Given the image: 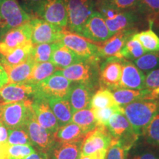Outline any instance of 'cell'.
Segmentation results:
<instances>
[{
  "instance_id": "6da1fadb",
  "label": "cell",
  "mask_w": 159,
  "mask_h": 159,
  "mask_svg": "<svg viewBox=\"0 0 159 159\" xmlns=\"http://www.w3.org/2000/svg\"><path fill=\"white\" fill-rule=\"evenodd\" d=\"M159 100L143 99L122 106L134 132L139 137L144 136L146 128L158 111Z\"/></svg>"
},
{
  "instance_id": "7a4b0ae2",
  "label": "cell",
  "mask_w": 159,
  "mask_h": 159,
  "mask_svg": "<svg viewBox=\"0 0 159 159\" xmlns=\"http://www.w3.org/2000/svg\"><path fill=\"white\" fill-rule=\"evenodd\" d=\"M99 61L83 60L66 68L60 69L54 74L62 75L74 83H82L95 89L99 83Z\"/></svg>"
},
{
  "instance_id": "3957f363",
  "label": "cell",
  "mask_w": 159,
  "mask_h": 159,
  "mask_svg": "<svg viewBox=\"0 0 159 159\" xmlns=\"http://www.w3.org/2000/svg\"><path fill=\"white\" fill-rule=\"evenodd\" d=\"M32 16L18 0H0V38L11 30L31 21Z\"/></svg>"
},
{
  "instance_id": "277c9868",
  "label": "cell",
  "mask_w": 159,
  "mask_h": 159,
  "mask_svg": "<svg viewBox=\"0 0 159 159\" xmlns=\"http://www.w3.org/2000/svg\"><path fill=\"white\" fill-rule=\"evenodd\" d=\"M106 128L112 139L118 141L129 151L136 145L139 139L133 130L130 122L123 113V110L113 114L110 117Z\"/></svg>"
},
{
  "instance_id": "5b68a950",
  "label": "cell",
  "mask_w": 159,
  "mask_h": 159,
  "mask_svg": "<svg viewBox=\"0 0 159 159\" xmlns=\"http://www.w3.org/2000/svg\"><path fill=\"white\" fill-rule=\"evenodd\" d=\"M68 13L69 30L80 35L85 23L94 12V0H64Z\"/></svg>"
},
{
  "instance_id": "8992f818",
  "label": "cell",
  "mask_w": 159,
  "mask_h": 159,
  "mask_svg": "<svg viewBox=\"0 0 159 159\" xmlns=\"http://www.w3.org/2000/svg\"><path fill=\"white\" fill-rule=\"evenodd\" d=\"M33 99L0 104V123L8 129L25 126L32 109Z\"/></svg>"
},
{
  "instance_id": "52a82bcc",
  "label": "cell",
  "mask_w": 159,
  "mask_h": 159,
  "mask_svg": "<svg viewBox=\"0 0 159 159\" xmlns=\"http://www.w3.org/2000/svg\"><path fill=\"white\" fill-rule=\"evenodd\" d=\"M72 83L62 75L53 74L41 83L35 85L34 97L68 99Z\"/></svg>"
},
{
  "instance_id": "ba28073f",
  "label": "cell",
  "mask_w": 159,
  "mask_h": 159,
  "mask_svg": "<svg viewBox=\"0 0 159 159\" xmlns=\"http://www.w3.org/2000/svg\"><path fill=\"white\" fill-rule=\"evenodd\" d=\"M24 127L29 135L33 146L35 148L37 151L47 157L49 151L55 142L54 137L52 134L43 128L37 122L33 108L30 112Z\"/></svg>"
},
{
  "instance_id": "9c48e42d",
  "label": "cell",
  "mask_w": 159,
  "mask_h": 159,
  "mask_svg": "<svg viewBox=\"0 0 159 159\" xmlns=\"http://www.w3.org/2000/svg\"><path fill=\"white\" fill-rule=\"evenodd\" d=\"M35 16L63 28L68 25V13L64 0H43Z\"/></svg>"
},
{
  "instance_id": "30bf717a",
  "label": "cell",
  "mask_w": 159,
  "mask_h": 159,
  "mask_svg": "<svg viewBox=\"0 0 159 159\" xmlns=\"http://www.w3.org/2000/svg\"><path fill=\"white\" fill-rule=\"evenodd\" d=\"M61 41L81 58L100 60L98 56V45L90 42L81 35L64 30Z\"/></svg>"
},
{
  "instance_id": "8fae6325",
  "label": "cell",
  "mask_w": 159,
  "mask_h": 159,
  "mask_svg": "<svg viewBox=\"0 0 159 159\" xmlns=\"http://www.w3.org/2000/svg\"><path fill=\"white\" fill-rule=\"evenodd\" d=\"M32 27L31 41L33 45L59 42L65 28L52 25L44 20L34 18L30 21Z\"/></svg>"
},
{
  "instance_id": "7c38bea8",
  "label": "cell",
  "mask_w": 159,
  "mask_h": 159,
  "mask_svg": "<svg viewBox=\"0 0 159 159\" xmlns=\"http://www.w3.org/2000/svg\"><path fill=\"white\" fill-rule=\"evenodd\" d=\"M31 38L32 27L30 21L11 30L0 39V55L32 42Z\"/></svg>"
},
{
  "instance_id": "4fadbf2b",
  "label": "cell",
  "mask_w": 159,
  "mask_h": 159,
  "mask_svg": "<svg viewBox=\"0 0 159 159\" xmlns=\"http://www.w3.org/2000/svg\"><path fill=\"white\" fill-rule=\"evenodd\" d=\"M122 60L111 57L101 63L99 69V83L101 87L110 91L119 88L122 76Z\"/></svg>"
},
{
  "instance_id": "5bb4252c",
  "label": "cell",
  "mask_w": 159,
  "mask_h": 159,
  "mask_svg": "<svg viewBox=\"0 0 159 159\" xmlns=\"http://www.w3.org/2000/svg\"><path fill=\"white\" fill-rule=\"evenodd\" d=\"M112 137L105 126H97L87 134L81 144V156H88L101 150H108Z\"/></svg>"
},
{
  "instance_id": "9a60e30c",
  "label": "cell",
  "mask_w": 159,
  "mask_h": 159,
  "mask_svg": "<svg viewBox=\"0 0 159 159\" xmlns=\"http://www.w3.org/2000/svg\"><path fill=\"white\" fill-rule=\"evenodd\" d=\"M80 35L94 42L100 43L113 36L105 24L102 15L97 11L93 12L85 23Z\"/></svg>"
},
{
  "instance_id": "2e32d148",
  "label": "cell",
  "mask_w": 159,
  "mask_h": 159,
  "mask_svg": "<svg viewBox=\"0 0 159 159\" xmlns=\"http://www.w3.org/2000/svg\"><path fill=\"white\" fill-rule=\"evenodd\" d=\"M35 93V85L25 83H7L0 89V104L33 99Z\"/></svg>"
},
{
  "instance_id": "e0dca14e",
  "label": "cell",
  "mask_w": 159,
  "mask_h": 159,
  "mask_svg": "<svg viewBox=\"0 0 159 159\" xmlns=\"http://www.w3.org/2000/svg\"><path fill=\"white\" fill-rule=\"evenodd\" d=\"M34 116L40 125L51 134H54L59 128L56 117L49 106L48 99L44 97H35L32 103Z\"/></svg>"
},
{
  "instance_id": "ac0fdd59",
  "label": "cell",
  "mask_w": 159,
  "mask_h": 159,
  "mask_svg": "<svg viewBox=\"0 0 159 159\" xmlns=\"http://www.w3.org/2000/svg\"><path fill=\"white\" fill-rule=\"evenodd\" d=\"M135 32L136 29L119 32L103 42L102 44L98 45V56L99 58L106 59L111 57L119 58L120 51L127 41L136 33Z\"/></svg>"
},
{
  "instance_id": "d6986e66",
  "label": "cell",
  "mask_w": 159,
  "mask_h": 159,
  "mask_svg": "<svg viewBox=\"0 0 159 159\" xmlns=\"http://www.w3.org/2000/svg\"><path fill=\"white\" fill-rule=\"evenodd\" d=\"M145 75L134 63L122 60V76L119 88L142 90L144 89Z\"/></svg>"
},
{
  "instance_id": "ffe728a7",
  "label": "cell",
  "mask_w": 159,
  "mask_h": 159,
  "mask_svg": "<svg viewBox=\"0 0 159 159\" xmlns=\"http://www.w3.org/2000/svg\"><path fill=\"white\" fill-rule=\"evenodd\" d=\"M95 89L82 83H72L68 99L73 113L91 108V101Z\"/></svg>"
},
{
  "instance_id": "44dd1931",
  "label": "cell",
  "mask_w": 159,
  "mask_h": 159,
  "mask_svg": "<svg viewBox=\"0 0 159 159\" xmlns=\"http://www.w3.org/2000/svg\"><path fill=\"white\" fill-rule=\"evenodd\" d=\"M82 142H55L47 156V159H79Z\"/></svg>"
},
{
  "instance_id": "7402d4cb",
  "label": "cell",
  "mask_w": 159,
  "mask_h": 159,
  "mask_svg": "<svg viewBox=\"0 0 159 159\" xmlns=\"http://www.w3.org/2000/svg\"><path fill=\"white\" fill-rule=\"evenodd\" d=\"M104 19L111 35H114L119 32L134 29V27L137 21V16L131 11H119L112 19Z\"/></svg>"
},
{
  "instance_id": "603a6c76",
  "label": "cell",
  "mask_w": 159,
  "mask_h": 159,
  "mask_svg": "<svg viewBox=\"0 0 159 159\" xmlns=\"http://www.w3.org/2000/svg\"><path fill=\"white\" fill-rule=\"evenodd\" d=\"M117 104L122 107L129 103L136 102L143 99H151L152 98V93L151 89H144L142 90H134V89H116L111 91Z\"/></svg>"
},
{
  "instance_id": "cb8c5ba5",
  "label": "cell",
  "mask_w": 159,
  "mask_h": 159,
  "mask_svg": "<svg viewBox=\"0 0 159 159\" xmlns=\"http://www.w3.org/2000/svg\"><path fill=\"white\" fill-rule=\"evenodd\" d=\"M83 60L84 59L77 56L70 49L66 47L61 41H59L52 54L50 62L52 63L58 69V70H60Z\"/></svg>"
},
{
  "instance_id": "d4e9b609",
  "label": "cell",
  "mask_w": 159,
  "mask_h": 159,
  "mask_svg": "<svg viewBox=\"0 0 159 159\" xmlns=\"http://www.w3.org/2000/svg\"><path fill=\"white\" fill-rule=\"evenodd\" d=\"M87 134L78 125L70 122L60 126L53 134L55 142H83Z\"/></svg>"
},
{
  "instance_id": "484cf974",
  "label": "cell",
  "mask_w": 159,
  "mask_h": 159,
  "mask_svg": "<svg viewBox=\"0 0 159 159\" xmlns=\"http://www.w3.org/2000/svg\"><path fill=\"white\" fill-rule=\"evenodd\" d=\"M49 106L56 117L60 126H63L72 122L73 112L68 99L49 98Z\"/></svg>"
},
{
  "instance_id": "4316f807",
  "label": "cell",
  "mask_w": 159,
  "mask_h": 159,
  "mask_svg": "<svg viewBox=\"0 0 159 159\" xmlns=\"http://www.w3.org/2000/svg\"><path fill=\"white\" fill-rule=\"evenodd\" d=\"M33 44L30 42L13 49L4 55H0V63L4 67H12L25 62L30 57Z\"/></svg>"
},
{
  "instance_id": "83f0119b",
  "label": "cell",
  "mask_w": 159,
  "mask_h": 159,
  "mask_svg": "<svg viewBox=\"0 0 159 159\" xmlns=\"http://www.w3.org/2000/svg\"><path fill=\"white\" fill-rule=\"evenodd\" d=\"M35 61L31 56L25 62L12 67H4L8 76V83H25L30 75Z\"/></svg>"
},
{
  "instance_id": "f1b7e54d",
  "label": "cell",
  "mask_w": 159,
  "mask_h": 159,
  "mask_svg": "<svg viewBox=\"0 0 159 159\" xmlns=\"http://www.w3.org/2000/svg\"><path fill=\"white\" fill-rule=\"evenodd\" d=\"M134 10L143 16L150 25L159 21V0H138Z\"/></svg>"
},
{
  "instance_id": "f546056e",
  "label": "cell",
  "mask_w": 159,
  "mask_h": 159,
  "mask_svg": "<svg viewBox=\"0 0 159 159\" xmlns=\"http://www.w3.org/2000/svg\"><path fill=\"white\" fill-rule=\"evenodd\" d=\"M58 69L50 61L35 63L33 70L28 78L25 81V83L37 85L43 80L50 77Z\"/></svg>"
},
{
  "instance_id": "4dcf8cb0",
  "label": "cell",
  "mask_w": 159,
  "mask_h": 159,
  "mask_svg": "<svg viewBox=\"0 0 159 159\" xmlns=\"http://www.w3.org/2000/svg\"><path fill=\"white\" fill-rule=\"evenodd\" d=\"M72 122L78 125L86 134L94 130L97 127L92 109H83L73 113Z\"/></svg>"
},
{
  "instance_id": "1f68e13d",
  "label": "cell",
  "mask_w": 159,
  "mask_h": 159,
  "mask_svg": "<svg viewBox=\"0 0 159 159\" xmlns=\"http://www.w3.org/2000/svg\"><path fill=\"white\" fill-rule=\"evenodd\" d=\"M118 105L111 91L101 87L94 92L91 101V108H105Z\"/></svg>"
},
{
  "instance_id": "d6a6232c",
  "label": "cell",
  "mask_w": 159,
  "mask_h": 159,
  "mask_svg": "<svg viewBox=\"0 0 159 159\" xmlns=\"http://www.w3.org/2000/svg\"><path fill=\"white\" fill-rule=\"evenodd\" d=\"M133 36L141 43L146 52H159V37L151 29L136 33Z\"/></svg>"
},
{
  "instance_id": "836d02e7",
  "label": "cell",
  "mask_w": 159,
  "mask_h": 159,
  "mask_svg": "<svg viewBox=\"0 0 159 159\" xmlns=\"http://www.w3.org/2000/svg\"><path fill=\"white\" fill-rule=\"evenodd\" d=\"M147 52L143 48L141 43L132 36L127 41L119 53V58L135 61L144 55Z\"/></svg>"
},
{
  "instance_id": "e575fe53",
  "label": "cell",
  "mask_w": 159,
  "mask_h": 159,
  "mask_svg": "<svg viewBox=\"0 0 159 159\" xmlns=\"http://www.w3.org/2000/svg\"><path fill=\"white\" fill-rule=\"evenodd\" d=\"M57 42L50 43H39L33 45L31 57L35 63H43L50 61L52 54L56 47Z\"/></svg>"
},
{
  "instance_id": "d590c367",
  "label": "cell",
  "mask_w": 159,
  "mask_h": 159,
  "mask_svg": "<svg viewBox=\"0 0 159 159\" xmlns=\"http://www.w3.org/2000/svg\"><path fill=\"white\" fill-rule=\"evenodd\" d=\"M134 63L142 71H150L159 69V55L156 52L145 53L134 61Z\"/></svg>"
},
{
  "instance_id": "8d00e7d4",
  "label": "cell",
  "mask_w": 159,
  "mask_h": 159,
  "mask_svg": "<svg viewBox=\"0 0 159 159\" xmlns=\"http://www.w3.org/2000/svg\"><path fill=\"white\" fill-rule=\"evenodd\" d=\"M135 145L130 159H159V148L147 144Z\"/></svg>"
},
{
  "instance_id": "74e56055",
  "label": "cell",
  "mask_w": 159,
  "mask_h": 159,
  "mask_svg": "<svg viewBox=\"0 0 159 159\" xmlns=\"http://www.w3.org/2000/svg\"><path fill=\"white\" fill-rule=\"evenodd\" d=\"M144 137L147 144L159 148V111L146 128Z\"/></svg>"
},
{
  "instance_id": "f35d334b",
  "label": "cell",
  "mask_w": 159,
  "mask_h": 159,
  "mask_svg": "<svg viewBox=\"0 0 159 159\" xmlns=\"http://www.w3.org/2000/svg\"><path fill=\"white\" fill-rule=\"evenodd\" d=\"M7 142L10 145H32L33 146L25 127L9 129Z\"/></svg>"
},
{
  "instance_id": "ab89813d",
  "label": "cell",
  "mask_w": 159,
  "mask_h": 159,
  "mask_svg": "<svg viewBox=\"0 0 159 159\" xmlns=\"http://www.w3.org/2000/svg\"><path fill=\"white\" fill-rule=\"evenodd\" d=\"M91 109H92L93 114H94L97 126L106 127L110 117L113 114L122 111V108L121 106H119V105H116V106L109 107V108Z\"/></svg>"
},
{
  "instance_id": "60d3db41",
  "label": "cell",
  "mask_w": 159,
  "mask_h": 159,
  "mask_svg": "<svg viewBox=\"0 0 159 159\" xmlns=\"http://www.w3.org/2000/svg\"><path fill=\"white\" fill-rule=\"evenodd\" d=\"M32 145H10L7 150V159H25L35 152Z\"/></svg>"
},
{
  "instance_id": "b9f144b4",
  "label": "cell",
  "mask_w": 159,
  "mask_h": 159,
  "mask_svg": "<svg viewBox=\"0 0 159 159\" xmlns=\"http://www.w3.org/2000/svg\"><path fill=\"white\" fill-rule=\"evenodd\" d=\"M129 150L125 149L116 139H113L107 150L105 159H128Z\"/></svg>"
},
{
  "instance_id": "7bdbcfd3",
  "label": "cell",
  "mask_w": 159,
  "mask_h": 159,
  "mask_svg": "<svg viewBox=\"0 0 159 159\" xmlns=\"http://www.w3.org/2000/svg\"><path fill=\"white\" fill-rule=\"evenodd\" d=\"M138 0H106L103 2L105 5L119 11L134 8Z\"/></svg>"
},
{
  "instance_id": "ee69618b",
  "label": "cell",
  "mask_w": 159,
  "mask_h": 159,
  "mask_svg": "<svg viewBox=\"0 0 159 159\" xmlns=\"http://www.w3.org/2000/svg\"><path fill=\"white\" fill-rule=\"evenodd\" d=\"M144 89H159V69L149 71L147 75H145Z\"/></svg>"
},
{
  "instance_id": "f6af8a7d",
  "label": "cell",
  "mask_w": 159,
  "mask_h": 159,
  "mask_svg": "<svg viewBox=\"0 0 159 159\" xmlns=\"http://www.w3.org/2000/svg\"><path fill=\"white\" fill-rule=\"evenodd\" d=\"M42 1L43 0H22L25 7V11L30 12L33 15H35V13Z\"/></svg>"
},
{
  "instance_id": "bcb514c9",
  "label": "cell",
  "mask_w": 159,
  "mask_h": 159,
  "mask_svg": "<svg viewBox=\"0 0 159 159\" xmlns=\"http://www.w3.org/2000/svg\"><path fill=\"white\" fill-rule=\"evenodd\" d=\"M106 152L107 150H101L93 154L80 156L79 159H105Z\"/></svg>"
},
{
  "instance_id": "7dc6e473",
  "label": "cell",
  "mask_w": 159,
  "mask_h": 159,
  "mask_svg": "<svg viewBox=\"0 0 159 159\" xmlns=\"http://www.w3.org/2000/svg\"><path fill=\"white\" fill-rule=\"evenodd\" d=\"M8 76L5 68L0 63V89L8 83Z\"/></svg>"
},
{
  "instance_id": "c3c4849f",
  "label": "cell",
  "mask_w": 159,
  "mask_h": 159,
  "mask_svg": "<svg viewBox=\"0 0 159 159\" xmlns=\"http://www.w3.org/2000/svg\"><path fill=\"white\" fill-rule=\"evenodd\" d=\"M8 134L9 129L2 123H0V143L7 142Z\"/></svg>"
},
{
  "instance_id": "681fc988",
  "label": "cell",
  "mask_w": 159,
  "mask_h": 159,
  "mask_svg": "<svg viewBox=\"0 0 159 159\" xmlns=\"http://www.w3.org/2000/svg\"><path fill=\"white\" fill-rule=\"evenodd\" d=\"M9 144L7 142L0 143V159H7V150Z\"/></svg>"
},
{
  "instance_id": "f907efd6",
  "label": "cell",
  "mask_w": 159,
  "mask_h": 159,
  "mask_svg": "<svg viewBox=\"0 0 159 159\" xmlns=\"http://www.w3.org/2000/svg\"><path fill=\"white\" fill-rule=\"evenodd\" d=\"M25 159H47L46 156H44L43 153L39 152V151H35V152H33V154L30 155L29 156H27V158Z\"/></svg>"
},
{
  "instance_id": "816d5d0a",
  "label": "cell",
  "mask_w": 159,
  "mask_h": 159,
  "mask_svg": "<svg viewBox=\"0 0 159 159\" xmlns=\"http://www.w3.org/2000/svg\"><path fill=\"white\" fill-rule=\"evenodd\" d=\"M153 25H156V26L157 27H158V28L159 29V21H156V23H154Z\"/></svg>"
},
{
  "instance_id": "f5cc1de1",
  "label": "cell",
  "mask_w": 159,
  "mask_h": 159,
  "mask_svg": "<svg viewBox=\"0 0 159 159\" xmlns=\"http://www.w3.org/2000/svg\"><path fill=\"white\" fill-rule=\"evenodd\" d=\"M158 111H159V107H158Z\"/></svg>"
}]
</instances>
